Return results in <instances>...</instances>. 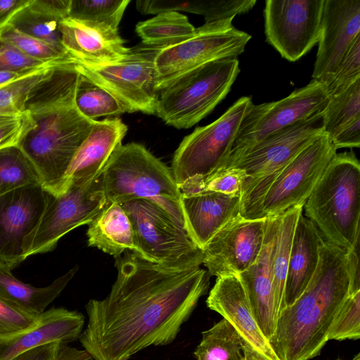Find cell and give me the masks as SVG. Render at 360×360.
<instances>
[{"instance_id":"1","label":"cell","mask_w":360,"mask_h":360,"mask_svg":"<svg viewBox=\"0 0 360 360\" xmlns=\"http://www.w3.org/2000/svg\"><path fill=\"white\" fill-rule=\"evenodd\" d=\"M110 293L86 305L79 340L95 360H127L150 346L172 343L210 286L207 270H171L134 252L116 261Z\"/></svg>"},{"instance_id":"39","label":"cell","mask_w":360,"mask_h":360,"mask_svg":"<svg viewBox=\"0 0 360 360\" xmlns=\"http://www.w3.org/2000/svg\"><path fill=\"white\" fill-rule=\"evenodd\" d=\"M360 79V35H359L333 74L323 84L328 97L342 92Z\"/></svg>"},{"instance_id":"29","label":"cell","mask_w":360,"mask_h":360,"mask_svg":"<svg viewBox=\"0 0 360 360\" xmlns=\"http://www.w3.org/2000/svg\"><path fill=\"white\" fill-rule=\"evenodd\" d=\"M195 27L188 18L176 11H167L139 22L136 32L142 42L157 50L179 44L193 35Z\"/></svg>"},{"instance_id":"30","label":"cell","mask_w":360,"mask_h":360,"mask_svg":"<svg viewBox=\"0 0 360 360\" xmlns=\"http://www.w3.org/2000/svg\"><path fill=\"white\" fill-rule=\"evenodd\" d=\"M304 207L291 208L280 215L272 259V273L277 319L285 308V283L295 226Z\"/></svg>"},{"instance_id":"4","label":"cell","mask_w":360,"mask_h":360,"mask_svg":"<svg viewBox=\"0 0 360 360\" xmlns=\"http://www.w3.org/2000/svg\"><path fill=\"white\" fill-rule=\"evenodd\" d=\"M304 206L326 240L353 248L360 233V164L352 150L336 153Z\"/></svg>"},{"instance_id":"49","label":"cell","mask_w":360,"mask_h":360,"mask_svg":"<svg viewBox=\"0 0 360 360\" xmlns=\"http://www.w3.org/2000/svg\"><path fill=\"white\" fill-rule=\"evenodd\" d=\"M24 75H20L14 72L0 71V86L13 82Z\"/></svg>"},{"instance_id":"36","label":"cell","mask_w":360,"mask_h":360,"mask_svg":"<svg viewBox=\"0 0 360 360\" xmlns=\"http://www.w3.org/2000/svg\"><path fill=\"white\" fill-rule=\"evenodd\" d=\"M0 39L27 56L44 63H74V59L63 47L19 32L8 25L0 29Z\"/></svg>"},{"instance_id":"9","label":"cell","mask_w":360,"mask_h":360,"mask_svg":"<svg viewBox=\"0 0 360 360\" xmlns=\"http://www.w3.org/2000/svg\"><path fill=\"white\" fill-rule=\"evenodd\" d=\"M252 99L243 96L213 122L185 136L176 150L172 172L181 192L222 169Z\"/></svg>"},{"instance_id":"26","label":"cell","mask_w":360,"mask_h":360,"mask_svg":"<svg viewBox=\"0 0 360 360\" xmlns=\"http://www.w3.org/2000/svg\"><path fill=\"white\" fill-rule=\"evenodd\" d=\"M78 266L51 284L36 288L16 278L11 269L0 264V300L27 314L38 316L60 294L78 271Z\"/></svg>"},{"instance_id":"46","label":"cell","mask_w":360,"mask_h":360,"mask_svg":"<svg viewBox=\"0 0 360 360\" xmlns=\"http://www.w3.org/2000/svg\"><path fill=\"white\" fill-rule=\"evenodd\" d=\"M346 264L349 276V295L360 291L359 238L346 251Z\"/></svg>"},{"instance_id":"32","label":"cell","mask_w":360,"mask_h":360,"mask_svg":"<svg viewBox=\"0 0 360 360\" xmlns=\"http://www.w3.org/2000/svg\"><path fill=\"white\" fill-rule=\"evenodd\" d=\"M243 342L234 328L224 319L202 333L194 352L205 360H242Z\"/></svg>"},{"instance_id":"50","label":"cell","mask_w":360,"mask_h":360,"mask_svg":"<svg viewBox=\"0 0 360 360\" xmlns=\"http://www.w3.org/2000/svg\"><path fill=\"white\" fill-rule=\"evenodd\" d=\"M242 352L243 354L242 360H262L247 345H243Z\"/></svg>"},{"instance_id":"52","label":"cell","mask_w":360,"mask_h":360,"mask_svg":"<svg viewBox=\"0 0 360 360\" xmlns=\"http://www.w3.org/2000/svg\"><path fill=\"white\" fill-rule=\"evenodd\" d=\"M195 360H205L200 357H195Z\"/></svg>"},{"instance_id":"11","label":"cell","mask_w":360,"mask_h":360,"mask_svg":"<svg viewBox=\"0 0 360 360\" xmlns=\"http://www.w3.org/2000/svg\"><path fill=\"white\" fill-rule=\"evenodd\" d=\"M157 49H132L124 58L103 65L74 60L76 70L111 94L125 112L155 114L158 99L154 57Z\"/></svg>"},{"instance_id":"40","label":"cell","mask_w":360,"mask_h":360,"mask_svg":"<svg viewBox=\"0 0 360 360\" xmlns=\"http://www.w3.org/2000/svg\"><path fill=\"white\" fill-rule=\"evenodd\" d=\"M247 178L245 171L237 167L221 169L200 184L187 188L181 193L214 192L231 195H240Z\"/></svg>"},{"instance_id":"19","label":"cell","mask_w":360,"mask_h":360,"mask_svg":"<svg viewBox=\"0 0 360 360\" xmlns=\"http://www.w3.org/2000/svg\"><path fill=\"white\" fill-rule=\"evenodd\" d=\"M206 304L234 328L243 345L249 347L259 359L280 360L259 327L238 275L217 276Z\"/></svg>"},{"instance_id":"10","label":"cell","mask_w":360,"mask_h":360,"mask_svg":"<svg viewBox=\"0 0 360 360\" xmlns=\"http://www.w3.org/2000/svg\"><path fill=\"white\" fill-rule=\"evenodd\" d=\"M233 19L205 23L184 41L158 50L154 57L157 91L197 67L243 53L251 36L236 28Z\"/></svg>"},{"instance_id":"27","label":"cell","mask_w":360,"mask_h":360,"mask_svg":"<svg viewBox=\"0 0 360 360\" xmlns=\"http://www.w3.org/2000/svg\"><path fill=\"white\" fill-rule=\"evenodd\" d=\"M70 3V0H30L6 25L25 34L64 48L60 23L69 16Z\"/></svg>"},{"instance_id":"14","label":"cell","mask_w":360,"mask_h":360,"mask_svg":"<svg viewBox=\"0 0 360 360\" xmlns=\"http://www.w3.org/2000/svg\"><path fill=\"white\" fill-rule=\"evenodd\" d=\"M337 149L322 133L301 150L280 172L267 190L260 205L262 219L279 216L304 203Z\"/></svg>"},{"instance_id":"45","label":"cell","mask_w":360,"mask_h":360,"mask_svg":"<svg viewBox=\"0 0 360 360\" xmlns=\"http://www.w3.org/2000/svg\"><path fill=\"white\" fill-rule=\"evenodd\" d=\"M335 148H359L360 146V117H357L341 129L331 139Z\"/></svg>"},{"instance_id":"44","label":"cell","mask_w":360,"mask_h":360,"mask_svg":"<svg viewBox=\"0 0 360 360\" xmlns=\"http://www.w3.org/2000/svg\"><path fill=\"white\" fill-rule=\"evenodd\" d=\"M34 127V120L27 110L15 120L0 124V150L18 146Z\"/></svg>"},{"instance_id":"15","label":"cell","mask_w":360,"mask_h":360,"mask_svg":"<svg viewBox=\"0 0 360 360\" xmlns=\"http://www.w3.org/2000/svg\"><path fill=\"white\" fill-rule=\"evenodd\" d=\"M324 0H266V41L295 62L318 44Z\"/></svg>"},{"instance_id":"28","label":"cell","mask_w":360,"mask_h":360,"mask_svg":"<svg viewBox=\"0 0 360 360\" xmlns=\"http://www.w3.org/2000/svg\"><path fill=\"white\" fill-rule=\"evenodd\" d=\"M88 226L89 246L116 257L125 250L134 251L133 228L120 204H108Z\"/></svg>"},{"instance_id":"33","label":"cell","mask_w":360,"mask_h":360,"mask_svg":"<svg viewBox=\"0 0 360 360\" xmlns=\"http://www.w3.org/2000/svg\"><path fill=\"white\" fill-rule=\"evenodd\" d=\"M75 103L86 118L96 120L103 116H117L125 112L120 102L108 91L79 73Z\"/></svg>"},{"instance_id":"7","label":"cell","mask_w":360,"mask_h":360,"mask_svg":"<svg viewBox=\"0 0 360 360\" xmlns=\"http://www.w3.org/2000/svg\"><path fill=\"white\" fill-rule=\"evenodd\" d=\"M239 72L237 58L217 60L188 71L158 92L155 115L177 129L193 127L226 96Z\"/></svg>"},{"instance_id":"47","label":"cell","mask_w":360,"mask_h":360,"mask_svg":"<svg viewBox=\"0 0 360 360\" xmlns=\"http://www.w3.org/2000/svg\"><path fill=\"white\" fill-rule=\"evenodd\" d=\"M30 0H0V29Z\"/></svg>"},{"instance_id":"31","label":"cell","mask_w":360,"mask_h":360,"mask_svg":"<svg viewBox=\"0 0 360 360\" xmlns=\"http://www.w3.org/2000/svg\"><path fill=\"white\" fill-rule=\"evenodd\" d=\"M54 63L34 71L0 86V124L20 116L25 112L27 102L36 86L47 79L58 65Z\"/></svg>"},{"instance_id":"17","label":"cell","mask_w":360,"mask_h":360,"mask_svg":"<svg viewBox=\"0 0 360 360\" xmlns=\"http://www.w3.org/2000/svg\"><path fill=\"white\" fill-rule=\"evenodd\" d=\"M266 219L240 215L222 228L202 249V264L210 276L239 274L250 267L262 251Z\"/></svg>"},{"instance_id":"8","label":"cell","mask_w":360,"mask_h":360,"mask_svg":"<svg viewBox=\"0 0 360 360\" xmlns=\"http://www.w3.org/2000/svg\"><path fill=\"white\" fill-rule=\"evenodd\" d=\"M120 205L133 228L131 252L171 270L198 268L202 264L203 251L193 243L184 226L157 202L139 198Z\"/></svg>"},{"instance_id":"3","label":"cell","mask_w":360,"mask_h":360,"mask_svg":"<svg viewBox=\"0 0 360 360\" xmlns=\"http://www.w3.org/2000/svg\"><path fill=\"white\" fill-rule=\"evenodd\" d=\"M349 295L346 251L323 237L311 280L297 300L281 312L269 340L280 360H309L317 356Z\"/></svg>"},{"instance_id":"2","label":"cell","mask_w":360,"mask_h":360,"mask_svg":"<svg viewBox=\"0 0 360 360\" xmlns=\"http://www.w3.org/2000/svg\"><path fill=\"white\" fill-rule=\"evenodd\" d=\"M78 76L74 63L58 65L33 90L25 108L35 127L18 146L34 165L43 187L55 196L65 191L66 172L96 121L76 108Z\"/></svg>"},{"instance_id":"25","label":"cell","mask_w":360,"mask_h":360,"mask_svg":"<svg viewBox=\"0 0 360 360\" xmlns=\"http://www.w3.org/2000/svg\"><path fill=\"white\" fill-rule=\"evenodd\" d=\"M322 240L314 223L302 213L292 242L285 283V308L297 300L311 280L319 264Z\"/></svg>"},{"instance_id":"6","label":"cell","mask_w":360,"mask_h":360,"mask_svg":"<svg viewBox=\"0 0 360 360\" xmlns=\"http://www.w3.org/2000/svg\"><path fill=\"white\" fill-rule=\"evenodd\" d=\"M101 179L108 204L151 200L184 226L180 207L181 193L171 169L143 145L132 142L120 146Z\"/></svg>"},{"instance_id":"43","label":"cell","mask_w":360,"mask_h":360,"mask_svg":"<svg viewBox=\"0 0 360 360\" xmlns=\"http://www.w3.org/2000/svg\"><path fill=\"white\" fill-rule=\"evenodd\" d=\"M39 316L27 314L0 300V341L12 338L34 326Z\"/></svg>"},{"instance_id":"48","label":"cell","mask_w":360,"mask_h":360,"mask_svg":"<svg viewBox=\"0 0 360 360\" xmlns=\"http://www.w3.org/2000/svg\"><path fill=\"white\" fill-rule=\"evenodd\" d=\"M54 360H95L85 349H78L61 343Z\"/></svg>"},{"instance_id":"21","label":"cell","mask_w":360,"mask_h":360,"mask_svg":"<svg viewBox=\"0 0 360 360\" xmlns=\"http://www.w3.org/2000/svg\"><path fill=\"white\" fill-rule=\"evenodd\" d=\"M62 44L75 61L103 65L117 61L132 49L118 29L107 24L67 18L60 23Z\"/></svg>"},{"instance_id":"23","label":"cell","mask_w":360,"mask_h":360,"mask_svg":"<svg viewBox=\"0 0 360 360\" xmlns=\"http://www.w3.org/2000/svg\"><path fill=\"white\" fill-rule=\"evenodd\" d=\"M180 207L186 231L202 250L222 228L240 215V195L181 193Z\"/></svg>"},{"instance_id":"38","label":"cell","mask_w":360,"mask_h":360,"mask_svg":"<svg viewBox=\"0 0 360 360\" xmlns=\"http://www.w3.org/2000/svg\"><path fill=\"white\" fill-rule=\"evenodd\" d=\"M360 338V291L349 295L337 312L328 339L358 340Z\"/></svg>"},{"instance_id":"24","label":"cell","mask_w":360,"mask_h":360,"mask_svg":"<svg viewBox=\"0 0 360 360\" xmlns=\"http://www.w3.org/2000/svg\"><path fill=\"white\" fill-rule=\"evenodd\" d=\"M84 316L65 308L53 307L40 314L37 323L12 338L0 341V360H11L29 349L51 342L66 344L79 338Z\"/></svg>"},{"instance_id":"5","label":"cell","mask_w":360,"mask_h":360,"mask_svg":"<svg viewBox=\"0 0 360 360\" xmlns=\"http://www.w3.org/2000/svg\"><path fill=\"white\" fill-rule=\"evenodd\" d=\"M323 111L264 138L225 168H240L246 174L240 193L243 218L262 219L260 205L271 184L301 150L323 132Z\"/></svg>"},{"instance_id":"13","label":"cell","mask_w":360,"mask_h":360,"mask_svg":"<svg viewBox=\"0 0 360 360\" xmlns=\"http://www.w3.org/2000/svg\"><path fill=\"white\" fill-rule=\"evenodd\" d=\"M107 205L101 175L83 186L70 185L59 195L51 194L36 231L25 244V258L53 250L63 236L89 224Z\"/></svg>"},{"instance_id":"51","label":"cell","mask_w":360,"mask_h":360,"mask_svg":"<svg viewBox=\"0 0 360 360\" xmlns=\"http://www.w3.org/2000/svg\"><path fill=\"white\" fill-rule=\"evenodd\" d=\"M352 360H360V355L358 354L355 358H354Z\"/></svg>"},{"instance_id":"37","label":"cell","mask_w":360,"mask_h":360,"mask_svg":"<svg viewBox=\"0 0 360 360\" xmlns=\"http://www.w3.org/2000/svg\"><path fill=\"white\" fill-rule=\"evenodd\" d=\"M130 0H70L69 16L118 26Z\"/></svg>"},{"instance_id":"18","label":"cell","mask_w":360,"mask_h":360,"mask_svg":"<svg viewBox=\"0 0 360 360\" xmlns=\"http://www.w3.org/2000/svg\"><path fill=\"white\" fill-rule=\"evenodd\" d=\"M360 35V0H324L312 79L324 84Z\"/></svg>"},{"instance_id":"41","label":"cell","mask_w":360,"mask_h":360,"mask_svg":"<svg viewBox=\"0 0 360 360\" xmlns=\"http://www.w3.org/2000/svg\"><path fill=\"white\" fill-rule=\"evenodd\" d=\"M256 2V0H196L195 14L203 15L205 23H210L246 13Z\"/></svg>"},{"instance_id":"22","label":"cell","mask_w":360,"mask_h":360,"mask_svg":"<svg viewBox=\"0 0 360 360\" xmlns=\"http://www.w3.org/2000/svg\"><path fill=\"white\" fill-rule=\"evenodd\" d=\"M127 130L118 117L96 120L66 172L65 191L70 185L83 186L99 177Z\"/></svg>"},{"instance_id":"20","label":"cell","mask_w":360,"mask_h":360,"mask_svg":"<svg viewBox=\"0 0 360 360\" xmlns=\"http://www.w3.org/2000/svg\"><path fill=\"white\" fill-rule=\"evenodd\" d=\"M279 219L280 215L266 218L264 239L260 255L250 267L238 274L253 315L268 340L274 335L277 321L272 259Z\"/></svg>"},{"instance_id":"16","label":"cell","mask_w":360,"mask_h":360,"mask_svg":"<svg viewBox=\"0 0 360 360\" xmlns=\"http://www.w3.org/2000/svg\"><path fill=\"white\" fill-rule=\"evenodd\" d=\"M51 194L41 184L0 195V264L11 269L26 258L25 244L36 231Z\"/></svg>"},{"instance_id":"35","label":"cell","mask_w":360,"mask_h":360,"mask_svg":"<svg viewBox=\"0 0 360 360\" xmlns=\"http://www.w3.org/2000/svg\"><path fill=\"white\" fill-rule=\"evenodd\" d=\"M357 117H360V79L329 98L323 115V131L332 139L340 129Z\"/></svg>"},{"instance_id":"12","label":"cell","mask_w":360,"mask_h":360,"mask_svg":"<svg viewBox=\"0 0 360 360\" xmlns=\"http://www.w3.org/2000/svg\"><path fill=\"white\" fill-rule=\"evenodd\" d=\"M329 97L325 86L311 79L277 101L252 103L245 115L223 169L244 151L269 135L323 110Z\"/></svg>"},{"instance_id":"34","label":"cell","mask_w":360,"mask_h":360,"mask_svg":"<svg viewBox=\"0 0 360 360\" xmlns=\"http://www.w3.org/2000/svg\"><path fill=\"white\" fill-rule=\"evenodd\" d=\"M32 184H41L33 163L18 146L0 150V195Z\"/></svg>"},{"instance_id":"42","label":"cell","mask_w":360,"mask_h":360,"mask_svg":"<svg viewBox=\"0 0 360 360\" xmlns=\"http://www.w3.org/2000/svg\"><path fill=\"white\" fill-rule=\"evenodd\" d=\"M54 63H61L38 60L0 39V71L27 75Z\"/></svg>"}]
</instances>
